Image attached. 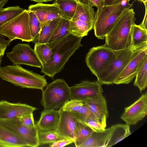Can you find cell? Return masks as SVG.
Listing matches in <instances>:
<instances>
[{"mask_svg":"<svg viewBox=\"0 0 147 147\" xmlns=\"http://www.w3.org/2000/svg\"><path fill=\"white\" fill-rule=\"evenodd\" d=\"M82 38L70 34L57 43L47 44L51 50L52 55L50 60L42 65L41 72L53 78L56 74L63 69L70 57L82 46Z\"/></svg>","mask_w":147,"mask_h":147,"instance_id":"6da1fadb","label":"cell"},{"mask_svg":"<svg viewBox=\"0 0 147 147\" xmlns=\"http://www.w3.org/2000/svg\"><path fill=\"white\" fill-rule=\"evenodd\" d=\"M133 8L125 11L105 37V44L114 51L129 48L130 43L131 31L136 18Z\"/></svg>","mask_w":147,"mask_h":147,"instance_id":"7a4b0ae2","label":"cell"},{"mask_svg":"<svg viewBox=\"0 0 147 147\" xmlns=\"http://www.w3.org/2000/svg\"><path fill=\"white\" fill-rule=\"evenodd\" d=\"M0 78L22 88L38 89L42 91L47 85L44 76L25 69L19 65L1 67Z\"/></svg>","mask_w":147,"mask_h":147,"instance_id":"3957f363","label":"cell"},{"mask_svg":"<svg viewBox=\"0 0 147 147\" xmlns=\"http://www.w3.org/2000/svg\"><path fill=\"white\" fill-rule=\"evenodd\" d=\"M128 0H124L117 4L102 5L95 13L93 29L95 36L103 39L110 31L119 17L133 6Z\"/></svg>","mask_w":147,"mask_h":147,"instance_id":"277c9868","label":"cell"},{"mask_svg":"<svg viewBox=\"0 0 147 147\" xmlns=\"http://www.w3.org/2000/svg\"><path fill=\"white\" fill-rule=\"evenodd\" d=\"M71 98L70 87L63 79H57L42 91L40 103L44 110L62 108Z\"/></svg>","mask_w":147,"mask_h":147,"instance_id":"5b68a950","label":"cell"},{"mask_svg":"<svg viewBox=\"0 0 147 147\" xmlns=\"http://www.w3.org/2000/svg\"><path fill=\"white\" fill-rule=\"evenodd\" d=\"M134 52L129 47L117 51L115 57L98 73L97 81L102 85L114 84L132 59Z\"/></svg>","mask_w":147,"mask_h":147,"instance_id":"8992f818","label":"cell"},{"mask_svg":"<svg viewBox=\"0 0 147 147\" xmlns=\"http://www.w3.org/2000/svg\"><path fill=\"white\" fill-rule=\"evenodd\" d=\"M77 2L75 14L69 20V31L74 36L83 37L93 28L95 12L93 7L88 4Z\"/></svg>","mask_w":147,"mask_h":147,"instance_id":"52a82bcc","label":"cell"},{"mask_svg":"<svg viewBox=\"0 0 147 147\" xmlns=\"http://www.w3.org/2000/svg\"><path fill=\"white\" fill-rule=\"evenodd\" d=\"M0 34L11 41L16 39L23 41H33L28 10L24 9L22 13L2 25L0 27Z\"/></svg>","mask_w":147,"mask_h":147,"instance_id":"ba28073f","label":"cell"},{"mask_svg":"<svg viewBox=\"0 0 147 147\" xmlns=\"http://www.w3.org/2000/svg\"><path fill=\"white\" fill-rule=\"evenodd\" d=\"M117 52V51L111 49L105 44L93 47L86 56L87 65L96 76L108 63L115 57Z\"/></svg>","mask_w":147,"mask_h":147,"instance_id":"9c48e42d","label":"cell"},{"mask_svg":"<svg viewBox=\"0 0 147 147\" xmlns=\"http://www.w3.org/2000/svg\"><path fill=\"white\" fill-rule=\"evenodd\" d=\"M0 125L10 130L21 137L28 146L37 147L39 142L38 129L36 124L32 127L22 124L17 117L8 119H0Z\"/></svg>","mask_w":147,"mask_h":147,"instance_id":"30bf717a","label":"cell"},{"mask_svg":"<svg viewBox=\"0 0 147 147\" xmlns=\"http://www.w3.org/2000/svg\"><path fill=\"white\" fill-rule=\"evenodd\" d=\"M6 53L7 57L13 65L24 64L41 68L42 65L34 49L28 44L18 43Z\"/></svg>","mask_w":147,"mask_h":147,"instance_id":"8fae6325","label":"cell"},{"mask_svg":"<svg viewBox=\"0 0 147 147\" xmlns=\"http://www.w3.org/2000/svg\"><path fill=\"white\" fill-rule=\"evenodd\" d=\"M147 114V92L129 106L125 107L121 119L129 125H136Z\"/></svg>","mask_w":147,"mask_h":147,"instance_id":"7c38bea8","label":"cell"},{"mask_svg":"<svg viewBox=\"0 0 147 147\" xmlns=\"http://www.w3.org/2000/svg\"><path fill=\"white\" fill-rule=\"evenodd\" d=\"M147 55V45L134 50L133 56L114 84L117 85L127 84L135 77L139 65Z\"/></svg>","mask_w":147,"mask_h":147,"instance_id":"4fadbf2b","label":"cell"},{"mask_svg":"<svg viewBox=\"0 0 147 147\" xmlns=\"http://www.w3.org/2000/svg\"><path fill=\"white\" fill-rule=\"evenodd\" d=\"M83 101L92 113L105 129L107 126V120L109 117V112L107 101L102 94L87 97Z\"/></svg>","mask_w":147,"mask_h":147,"instance_id":"5bb4252c","label":"cell"},{"mask_svg":"<svg viewBox=\"0 0 147 147\" xmlns=\"http://www.w3.org/2000/svg\"><path fill=\"white\" fill-rule=\"evenodd\" d=\"M28 10L35 14L40 21L41 27L49 21L63 16L59 5L55 1L52 4L38 3L30 5Z\"/></svg>","mask_w":147,"mask_h":147,"instance_id":"9a60e30c","label":"cell"},{"mask_svg":"<svg viewBox=\"0 0 147 147\" xmlns=\"http://www.w3.org/2000/svg\"><path fill=\"white\" fill-rule=\"evenodd\" d=\"M102 85L97 80L82 81L70 87L71 98L83 100L87 97L102 94Z\"/></svg>","mask_w":147,"mask_h":147,"instance_id":"2e32d148","label":"cell"},{"mask_svg":"<svg viewBox=\"0 0 147 147\" xmlns=\"http://www.w3.org/2000/svg\"><path fill=\"white\" fill-rule=\"evenodd\" d=\"M38 109L26 104L0 101V119H8L29 114Z\"/></svg>","mask_w":147,"mask_h":147,"instance_id":"e0dca14e","label":"cell"},{"mask_svg":"<svg viewBox=\"0 0 147 147\" xmlns=\"http://www.w3.org/2000/svg\"><path fill=\"white\" fill-rule=\"evenodd\" d=\"M59 111L60 118L56 131L61 137L71 140L74 143L77 120L71 113L63 110L62 108Z\"/></svg>","mask_w":147,"mask_h":147,"instance_id":"ac0fdd59","label":"cell"},{"mask_svg":"<svg viewBox=\"0 0 147 147\" xmlns=\"http://www.w3.org/2000/svg\"><path fill=\"white\" fill-rule=\"evenodd\" d=\"M59 118V110H44L41 113L40 118L36 124L40 131H55Z\"/></svg>","mask_w":147,"mask_h":147,"instance_id":"d6986e66","label":"cell"},{"mask_svg":"<svg viewBox=\"0 0 147 147\" xmlns=\"http://www.w3.org/2000/svg\"><path fill=\"white\" fill-rule=\"evenodd\" d=\"M113 127V125L101 131H93L80 147H105Z\"/></svg>","mask_w":147,"mask_h":147,"instance_id":"ffe728a7","label":"cell"},{"mask_svg":"<svg viewBox=\"0 0 147 147\" xmlns=\"http://www.w3.org/2000/svg\"><path fill=\"white\" fill-rule=\"evenodd\" d=\"M27 146V144L21 137L0 125V147Z\"/></svg>","mask_w":147,"mask_h":147,"instance_id":"44dd1931","label":"cell"},{"mask_svg":"<svg viewBox=\"0 0 147 147\" xmlns=\"http://www.w3.org/2000/svg\"><path fill=\"white\" fill-rule=\"evenodd\" d=\"M147 45V30L135 24L131 26L129 48L134 51Z\"/></svg>","mask_w":147,"mask_h":147,"instance_id":"7402d4cb","label":"cell"},{"mask_svg":"<svg viewBox=\"0 0 147 147\" xmlns=\"http://www.w3.org/2000/svg\"><path fill=\"white\" fill-rule=\"evenodd\" d=\"M130 126L126 123L113 125V130L105 147L112 146L131 135Z\"/></svg>","mask_w":147,"mask_h":147,"instance_id":"603a6c76","label":"cell"},{"mask_svg":"<svg viewBox=\"0 0 147 147\" xmlns=\"http://www.w3.org/2000/svg\"><path fill=\"white\" fill-rule=\"evenodd\" d=\"M61 18L60 17L49 21L43 25L38 36L33 42L35 44H47Z\"/></svg>","mask_w":147,"mask_h":147,"instance_id":"cb8c5ba5","label":"cell"},{"mask_svg":"<svg viewBox=\"0 0 147 147\" xmlns=\"http://www.w3.org/2000/svg\"><path fill=\"white\" fill-rule=\"evenodd\" d=\"M69 20L61 17L47 44L57 43L71 34L69 31Z\"/></svg>","mask_w":147,"mask_h":147,"instance_id":"d4e9b609","label":"cell"},{"mask_svg":"<svg viewBox=\"0 0 147 147\" xmlns=\"http://www.w3.org/2000/svg\"><path fill=\"white\" fill-rule=\"evenodd\" d=\"M134 85L141 93L147 86V55L143 59L138 67Z\"/></svg>","mask_w":147,"mask_h":147,"instance_id":"484cf974","label":"cell"},{"mask_svg":"<svg viewBox=\"0 0 147 147\" xmlns=\"http://www.w3.org/2000/svg\"><path fill=\"white\" fill-rule=\"evenodd\" d=\"M62 13V18L70 20L75 12L77 5L76 0H55Z\"/></svg>","mask_w":147,"mask_h":147,"instance_id":"4316f807","label":"cell"},{"mask_svg":"<svg viewBox=\"0 0 147 147\" xmlns=\"http://www.w3.org/2000/svg\"><path fill=\"white\" fill-rule=\"evenodd\" d=\"M93 131L91 129L84 123L77 120L74 143L75 146L80 147Z\"/></svg>","mask_w":147,"mask_h":147,"instance_id":"83f0119b","label":"cell"},{"mask_svg":"<svg viewBox=\"0 0 147 147\" xmlns=\"http://www.w3.org/2000/svg\"><path fill=\"white\" fill-rule=\"evenodd\" d=\"M18 6L9 7L0 9V27L3 24L22 13L24 10Z\"/></svg>","mask_w":147,"mask_h":147,"instance_id":"f1b7e54d","label":"cell"},{"mask_svg":"<svg viewBox=\"0 0 147 147\" xmlns=\"http://www.w3.org/2000/svg\"><path fill=\"white\" fill-rule=\"evenodd\" d=\"M34 50L42 65L46 64L51 58L52 52L47 44H35Z\"/></svg>","mask_w":147,"mask_h":147,"instance_id":"f546056e","label":"cell"},{"mask_svg":"<svg viewBox=\"0 0 147 147\" xmlns=\"http://www.w3.org/2000/svg\"><path fill=\"white\" fill-rule=\"evenodd\" d=\"M38 137L40 145H43L63 139L55 131H41L38 130Z\"/></svg>","mask_w":147,"mask_h":147,"instance_id":"4dcf8cb0","label":"cell"},{"mask_svg":"<svg viewBox=\"0 0 147 147\" xmlns=\"http://www.w3.org/2000/svg\"><path fill=\"white\" fill-rule=\"evenodd\" d=\"M28 13L30 27L33 41L39 33L41 26L40 21L35 14L32 11H29Z\"/></svg>","mask_w":147,"mask_h":147,"instance_id":"1f68e13d","label":"cell"},{"mask_svg":"<svg viewBox=\"0 0 147 147\" xmlns=\"http://www.w3.org/2000/svg\"><path fill=\"white\" fill-rule=\"evenodd\" d=\"M84 104L82 100L71 98L65 103L62 109L73 114L78 111Z\"/></svg>","mask_w":147,"mask_h":147,"instance_id":"d6a6232c","label":"cell"},{"mask_svg":"<svg viewBox=\"0 0 147 147\" xmlns=\"http://www.w3.org/2000/svg\"><path fill=\"white\" fill-rule=\"evenodd\" d=\"M81 122L89 127L93 131H101L105 129L103 127L97 118L93 114L88 116L84 121Z\"/></svg>","mask_w":147,"mask_h":147,"instance_id":"836d02e7","label":"cell"},{"mask_svg":"<svg viewBox=\"0 0 147 147\" xmlns=\"http://www.w3.org/2000/svg\"><path fill=\"white\" fill-rule=\"evenodd\" d=\"M71 114L78 121L81 122L83 121L88 117L93 114L84 103L78 111Z\"/></svg>","mask_w":147,"mask_h":147,"instance_id":"e575fe53","label":"cell"},{"mask_svg":"<svg viewBox=\"0 0 147 147\" xmlns=\"http://www.w3.org/2000/svg\"><path fill=\"white\" fill-rule=\"evenodd\" d=\"M20 121L24 125L32 127L35 125L33 113L24 115L17 117Z\"/></svg>","mask_w":147,"mask_h":147,"instance_id":"d590c367","label":"cell"},{"mask_svg":"<svg viewBox=\"0 0 147 147\" xmlns=\"http://www.w3.org/2000/svg\"><path fill=\"white\" fill-rule=\"evenodd\" d=\"M72 143H73V141L71 140L64 139L56 141L51 143L49 146L51 147H62Z\"/></svg>","mask_w":147,"mask_h":147,"instance_id":"8d00e7d4","label":"cell"},{"mask_svg":"<svg viewBox=\"0 0 147 147\" xmlns=\"http://www.w3.org/2000/svg\"><path fill=\"white\" fill-rule=\"evenodd\" d=\"M147 2L144 3L145 8V13L143 20L141 23L139 25L142 28L147 30Z\"/></svg>","mask_w":147,"mask_h":147,"instance_id":"74e56055","label":"cell"},{"mask_svg":"<svg viewBox=\"0 0 147 147\" xmlns=\"http://www.w3.org/2000/svg\"><path fill=\"white\" fill-rule=\"evenodd\" d=\"M88 4L92 7H96L97 9L101 7L102 5L101 0H88Z\"/></svg>","mask_w":147,"mask_h":147,"instance_id":"f35d334b","label":"cell"},{"mask_svg":"<svg viewBox=\"0 0 147 147\" xmlns=\"http://www.w3.org/2000/svg\"><path fill=\"white\" fill-rule=\"evenodd\" d=\"M126 0H104L102 2V5H114L121 2ZM129 1L130 0H127Z\"/></svg>","mask_w":147,"mask_h":147,"instance_id":"ab89813d","label":"cell"},{"mask_svg":"<svg viewBox=\"0 0 147 147\" xmlns=\"http://www.w3.org/2000/svg\"><path fill=\"white\" fill-rule=\"evenodd\" d=\"M5 37L0 34V44L7 46L9 45L11 41L9 40H6L5 38Z\"/></svg>","mask_w":147,"mask_h":147,"instance_id":"60d3db41","label":"cell"},{"mask_svg":"<svg viewBox=\"0 0 147 147\" xmlns=\"http://www.w3.org/2000/svg\"><path fill=\"white\" fill-rule=\"evenodd\" d=\"M7 46L0 44V57H2L3 56Z\"/></svg>","mask_w":147,"mask_h":147,"instance_id":"b9f144b4","label":"cell"},{"mask_svg":"<svg viewBox=\"0 0 147 147\" xmlns=\"http://www.w3.org/2000/svg\"><path fill=\"white\" fill-rule=\"evenodd\" d=\"M8 1V0H0V9L3 8Z\"/></svg>","mask_w":147,"mask_h":147,"instance_id":"7bdbcfd3","label":"cell"},{"mask_svg":"<svg viewBox=\"0 0 147 147\" xmlns=\"http://www.w3.org/2000/svg\"><path fill=\"white\" fill-rule=\"evenodd\" d=\"M32 1L37 2L38 3H42L44 2H48L50 1H52L53 0H31Z\"/></svg>","mask_w":147,"mask_h":147,"instance_id":"ee69618b","label":"cell"},{"mask_svg":"<svg viewBox=\"0 0 147 147\" xmlns=\"http://www.w3.org/2000/svg\"><path fill=\"white\" fill-rule=\"evenodd\" d=\"M78 2L84 4H88V0H76Z\"/></svg>","mask_w":147,"mask_h":147,"instance_id":"f6af8a7d","label":"cell"},{"mask_svg":"<svg viewBox=\"0 0 147 147\" xmlns=\"http://www.w3.org/2000/svg\"><path fill=\"white\" fill-rule=\"evenodd\" d=\"M139 1L143 2V3L147 2V0H137Z\"/></svg>","mask_w":147,"mask_h":147,"instance_id":"bcb514c9","label":"cell"},{"mask_svg":"<svg viewBox=\"0 0 147 147\" xmlns=\"http://www.w3.org/2000/svg\"><path fill=\"white\" fill-rule=\"evenodd\" d=\"M2 57H0V73H1V58Z\"/></svg>","mask_w":147,"mask_h":147,"instance_id":"7dc6e473","label":"cell"},{"mask_svg":"<svg viewBox=\"0 0 147 147\" xmlns=\"http://www.w3.org/2000/svg\"><path fill=\"white\" fill-rule=\"evenodd\" d=\"M102 2V3L103 2L104 0H101Z\"/></svg>","mask_w":147,"mask_h":147,"instance_id":"c3c4849f","label":"cell"}]
</instances>
